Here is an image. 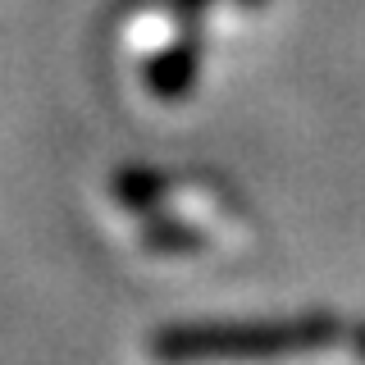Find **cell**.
<instances>
[{
	"instance_id": "6da1fadb",
	"label": "cell",
	"mask_w": 365,
	"mask_h": 365,
	"mask_svg": "<svg viewBox=\"0 0 365 365\" xmlns=\"http://www.w3.org/2000/svg\"><path fill=\"white\" fill-rule=\"evenodd\" d=\"M334 338L324 319H292V324H192L165 329L151 338V356L165 365H197V361H265L283 351H311Z\"/></svg>"
},
{
	"instance_id": "7a4b0ae2",
	"label": "cell",
	"mask_w": 365,
	"mask_h": 365,
	"mask_svg": "<svg viewBox=\"0 0 365 365\" xmlns=\"http://www.w3.org/2000/svg\"><path fill=\"white\" fill-rule=\"evenodd\" d=\"M151 83H155L160 96H178V91L192 83V46H187V51L178 46V51H169L165 60H155Z\"/></svg>"
}]
</instances>
